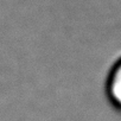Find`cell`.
Returning a JSON list of instances; mask_svg holds the SVG:
<instances>
[{
	"instance_id": "cell-1",
	"label": "cell",
	"mask_w": 121,
	"mask_h": 121,
	"mask_svg": "<svg viewBox=\"0 0 121 121\" xmlns=\"http://www.w3.org/2000/svg\"><path fill=\"white\" fill-rule=\"evenodd\" d=\"M104 91L109 103L121 112V56L112 64L107 74Z\"/></svg>"
}]
</instances>
